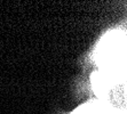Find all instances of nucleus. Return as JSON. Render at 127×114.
<instances>
[{
    "mask_svg": "<svg viewBox=\"0 0 127 114\" xmlns=\"http://www.w3.org/2000/svg\"><path fill=\"white\" fill-rule=\"evenodd\" d=\"M103 107L97 102H89L77 108L72 114H102Z\"/></svg>",
    "mask_w": 127,
    "mask_h": 114,
    "instance_id": "obj_1",
    "label": "nucleus"
}]
</instances>
